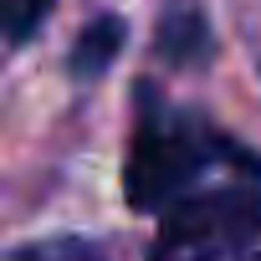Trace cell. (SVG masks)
<instances>
[{
    "label": "cell",
    "mask_w": 261,
    "mask_h": 261,
    "mask_svg": "<svg viewBox=\"0 0 261 261\" xmlns=\"http://www.w3.org/2000/svg\"><path fill=\"white\" fill-rule=\"evenodd\" d=\"M261 241V174H220L169 205L149 261H246Z\"/></svg>",
    "instance_id": "2"
},
{
    "label": "cell",
    "mask_w": 261,
    "mask_h": 261,
    "mask_svg": "<svg viewBox=\"0 0 261 261\" xmlns=\"http://www.w3.org/2000/svg\"><path fill=\"white\" fill-rule=\"evenodd\" d=\"M210 51H215V41H210V21H205L200 11L179 6V11H164V16H159V57H164V62L195 67V62H205Z\"/></svg>",
    "instance_id": "4"
},
{
    "label": "cell",
    "mask_w": 261,
    "mask_h": 261,
    "mask_svg": "<svg viewBox=\"0 0 261 261\" xmlns=\"http://www.w3.org/2000/svg\"><path fill=\"white\" fill-rule=\"evenodd\" d=\"M246 261H261V251H256V256H246Z\"/></svg>",
    "instance_id": "7"
},
{
    "label": "cell",
    "mask_w": 261,
    "mask_h": 261,
    "mask_svg": "<svg viewBox=\"0 0 261 261\" xmlns=\"http://www.w3.org/2000/svg\"><path fill=\"white\" fill-rule=\"evenodd\" d=\"M123 41H128L123 16H97L92 26H82V36L72 41V57H67L72 77H77V82H97V77L113 67V57L123 51Z\"/></svg>",
    "instance_id": "3"
},
{
    "label": "cell",
    "mask_w": 261,
    "mask_h": 261,
    "mask_svg": "<svg viewBox=\"0 0 261 261\" xmlns=\"http://www.w3.org/2000/svg\"><path fill=\"white\" fill-rule=\"evenodd\" d=\"M51 0H0V16H6V41L11 46H26L36 36V26L46 21Z\"/></svg>",
    "instance_id": "6"
},
{
    "label": "cell",
    "mask_w": 261,
    "mask_h": 261,
    "mask_svg": "<svg viewBox=\"0 0 261 261\" xmlns=\"http://www.w3.org/2000/svg\"><path fill=\"white\" fill-rule=\"evenodd\" d=\"M11 261H108L102 246L82 241V236H62V241H41V246H21Z\"/></svg>",
    "instance_id": "5"
},
{
    "label": "cell",
    "mask_w": 261,
    "mask_h": 261,
    "mask_svg": "<svg viewBox=\"0 0 261 261\" xmlns=\"http://www.w3.org/2000/svg\"><path fill=\"white\" fill-rule=\"evenodd\" d=\"M134 134L123 159V195L139 215H164L220 174H261V154L236 144L205 113L164 102L149 82L134 87Z\"/></svg>",
    "instance_id": "1"
}]
</instances>
